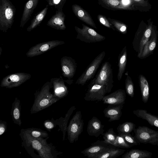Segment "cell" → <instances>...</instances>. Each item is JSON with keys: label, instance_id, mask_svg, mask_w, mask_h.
Instances as JSON below:
<instances>
[{"label": "cell", "instance_id": "obj_35", "mask_svg": "<svg viewBox=\"0 0 158 158\" xmlns=\"http://www.w3.org/2000/svg\"><path fill=\"white\" fill-rule=\"evenodd\" d=\"M103 135V141L106 143L113 145L117 135L114 132L113 128H109Z\"/></svg>", "mask_w": 158, "mask_h": 158}, {"label": "cell", "instance_id": "obj_40", "mask_svg": "<svg viewBox=\"0 0 158 158\" xmlns=\"http://www.w3.org/2000/svg\"><path fill=\"white\" fill-rule=\"evenodd\" d=\"M97 18L99 22L104 26L113 30L116 31L115 28L108 20L107 18L101 14L98 15Z\"/></svg>", "mask_w": 158, "mask_h": 158}, {"label": "cell", "instance_id": "obj_39", "mask_svg": "<svg viewBox=\"0 0 158 158\" xmlns=\"http://www.w3.org/2000/svg\"><path fill=\"white\" fill-rule=\"evenodd\" d=\"M67 0H46L48 6H54L57 10H62Z\"/></svg>", "mask_w": 158, "mask_h": 158}, {"label": "cell", "instance_id": "obj_14", "mask_svg": "<svg viewBox=\"0 0 158 158\" xmlns=\"http://www.w3.org/2000/svg\"><path fill=\"white\" fill-rule=\"evenodd\" d=\"M158 32L156 27L153 25L151 37L145 45L142 53L138 57L143 59L152 54L156 47Z\"/></svg>", "mask_w": 158, "mask_h": 158}, {"label": "cell", "instance_id": "obj_6", "mask_svg": "<svg viewBox=\"0 0 158 158\" xmlns=\"http://www.w3.org/2000/svg\"><path fill=\"white\" fill-rule=\"evenodd\" d=\"M134 131V137L138 143L158 146V131L144 126H139Z\"/></svg>", "mask_w": 158, "mask_h": 158}, {"label": "cell", "instance_id": "obj_22", "mask_svg": "<svg viewBox=\"0 0 158 158\" xmlns=\"http://www.w3.org/2000/svg\"><path fill=\"white\" fill-rule=\"evenodd\" d=\"M98 1L100 5L109 10L131 9L129 6L124 4L122 0H98Z\"/></svg>", "mask_w": 158, "mask_h": 158}, {"label": "cell", "instance_id": "obj_7", "mask_svg": "<svg viewBox=\"0 0 158 158\" xmlns=\"http://www.w3.org/2000/svg\"><path fill=\"white\" fill-rule=\"evenodd\" d=\"M82 28L75 26L77 33L76 38L86 43L101 42L106 39L105 36L99 34L94 29L83 24Z\"/></svg>", "mask_w": 158, "mask_h": 158}, {"label": "cell", "instance_id": "obj_3", "mask_svg": "<svg viewBox=\"0 0 158 158\" xmlns=\"http://www.w3.org/2000/svg\"><path fill=\"white\" fill-rule=\"evenodd\" d=\"M144 23H140L132 42L133 48L137 52L138 57L142 53L145 45L150 38L153 25L151 21L148 25Z\"/></svg>", "mask_w": 158, "mask_h": 158}, {"label": "cell", "instance_id": "obj_16", "mask_svg": "<svg viewBox=\"0 0 158 158\" xmlns=\"http://www.w3.org/2000/svg\"><path fill=\"white\" fill-rule=\"evenodd\" d=\"M65 19V15L62 10H57L55 14L48 21L47 25L56 29L64 30L66 28Z\"/></svg>", "mask_w": 158, "mask_h": 158}, {"label": "cell", "instance_id": "obj_25", "mask_svg": "<svg viewBox=\"0 0 158 158\" xmlns=\"http://www.w3.org/2000/svg\"><path fill=\"white\" fill-rule=\"evenodd\" d=\"M111 148L102 144H94L86 148L81 152L85 156L92 158L95 155L103 152Z\"/></svg>", "mask_w": 158, "mask_h": 158}, {"label": "cell", "instance_id": "obj_2", "mask_svg": "<svg viewBox=\"0 0 158 158\" xmlns=\"http://www.w3.org/2000/svg\"><path fill=\"white\" fill-rule=\"evenodd\" d=\"M16 8L10 0H0V30L4 32L10 29L14 22Z\"/></svg>", "mask_w": 158, "mask_h": 158}, {"label": "cell", "instance_id": "obj_44", "mask_svg": "<svg viewBox=\"0 0 158 158\" xmlns=\"http://www.w3.org/2000/svg\"><path fill=\"white\" fill-rule=\"evenodd\" d=\"M136 4L145 7L148 6V3L145 0H132Z\"/></svg>", "mask_w": 158, "mask_h": 158}, {"label": "cell", "instance_id": "obj_27", "mask_svg": "<svg viewBox=\"0 0 158 158\" xmlns=\"http://www.w3.org/2000/svg\"><path fill=\"white\" fill-rule=\"evenodd\" d=\"M152 153L147 150L132 149L127 152L123 155L122 158H149Z\"/></svg>", "mask_w": 158, "mask_h": 158}, {"label": "cell", "instance_id": "obj_20", "mask_svg": "<svg viewBox=\"0 0 158 158\" xmlns=\"http://www.w3.org/2000/svg\"><path fill=\"white\" fill-rule=\"evenodd\" d=\"M123 104L110 105L105 108L103 113L105 117L109 118L108 122L118 120L122 115V110Z\"/></svg>", "mask_w": 158, "mask_h": 158}, {"label": "cell", "instance_id": "obj_15", "mask_svg": "<svg viewBox=\"0 0 158 158\" xmlns=\"http://www.w3.org/2000/svg\"><path fill=\"white\" fill-rule=\"evenodd\" d=\"M126 98V93L124 89H119L110 94L105 95L102 101L104 104L110 105L124 104Z\"/></svg>", "mask_w": 158, "mask_h": 158}, {"label": "cell", "instance_id": "obj_31", "mask_svg": "<svg viewBox=\"0 0 158 158\" xmlns=\"http://www.w3.org/2000/svg\"><path fill=\"white\" fill-rule=\"evenodd\" d=\"M75 109L76 107L74 106H72L68 111L65 117L62 118V121H60V123L59 125L63 133V140H64L66 132L67 131V124L69 120L70 116Z\"/></svg>", "mask_w": 158, "mask_h": 158}, {"label": "cell", "instance_id": "obj_30", "mask_svg": "<svg viewBox=\"0 0 158 158\" xmlns=\"http://www.w3.org/2000/svg\"><path fill=\"white\" fill-rule=\"evenodd\" d=\"M125 151V150L123 149L111 148L94 156L92 158H116L123 154Z\"/></svg>", "mask_w": 158, "mask_h": 158}, {"label": "cell", "instance_id": "obj_21", "mask_svg": "<svg viewBox=\"0 0 158 158\" xmlns=\"http://www.w3.org/2000/svg\"><path fill=\"white\" fill-rule=\"evenodd\" d=\"M39 0H29L25 4L21 17L20 27H23L30 18L36 8Z\"/></svg>", "mask_w": 158, "mask_h": 158}, {"label": "cell", "instance_id": "obj_38", "mask_svg": "<svg viewBox=\"0 0 158 158\" xmlns=\"http://www.w3.org/2000/svg\"><path fill=\"white\" fill-rule=\"evenodd\" d=\"M113 146L116 147L126 148H129L132 147L127 143L123 138L119 134L117 135Z\"/></svg>", "mask_w": 158, "mask_h": 158}, {"label": "cell", "instance_id": "obj_19", "mask_svg": "<svg viewBox=\"0 0 158 158\" xmlns=\"http://www.w3.org/2000/svg\"><path fill=\"white\" fill-rule=\"evenodd\" d=\"M62 78H53L51 80L53 88V94L59 99L66 96L68 93V88Z\"/></svg>", "mask_w": 158, "mask_h": 158}, {"label": "cell", "instance_id": "obj_13", "mask_svg": "<svg viewBox=\"0 0 158 158\" xmlns=\"http://www.w3.org/2000/svg\"><path fill=\"white\" fill-rule=\"evenodd\" d=\"M60 64L63 76L69 79L72 78L77 68L75 60L71 57L64 56L61 59Z\"/></svg>", "mask_w": 158, "mask_h": 158}, {"label": "cell", "instance_id": "obj_12", "mask_svg": "<svg viewBox=\"0 0 158 158\" xmlns=\"http://www.w3.org/2000/svg\"><path fill=\"white\" fill-rule=\"evenodd\" d=\"M63 41L55 40L39 43L31 48L26 55L27 57H33L42 54L50 50L64 44Z\"/></svg>", "mask_w": 158, "mask_h": 158}, {"label": "cell", "instance_id": "obj_37", "mask_svg": "<svg viewBox=\"0 0 158 158\" xmlns=\"http://www.w3.org/2000/svg\"><path fill=\"white\" fill-rule=\"evenodd\" d=\"M125 88L126 92L127 94L133 98L134 95V84L130 76L128 74L125 81Z\"/></svg>", "mask_w": 158, "mask_h": 158}, {"label": "cell", "instance_id": "obj_17", "mask_svg": "<svg viewBox=\"0 0 158 158\" xmlns=\"http://www.w3.org/2000/svg\"><path fill=\"white\" fill-rule=\"evenodd\" d=\"M72 11L75 15L80 20L92 27L97 29L96 24L91 15L81 6L77 4L72 5Z\"/></svg>", "mask_w": 158, "mask_h": 158}, {"label": "cell", "instance_id": "obj_1", "mask_svg": "<svg viewBox=\"0 0 158 158\" xmlns=\"http://www.w3.org/2000/svg\"><path fill=\"white\" fill-rule=\"evenodd\" d=\"M52 85L51 82H46L42 86L40 90L36 93L34 102L30 110L31 114L40 111L60 99L50 92Z\"/></svg>", "mask_w": 158, "mask_h": 158}, {"label": "cell", "instance_id": "obj_11", "mask_svg": "<svg viewBox=\"0 0 158 158\" xmlns=\"http://www.w3.org/2000/svg\"><path fill=\"white\" fill-rule=\"evenodd\" d=\"M107 93L108 92L104 86L96 83L93 79L89 85L84 99L87 101H101Z\"/></svg>", "mask_w": 158, "mask_h": 158}, {"label": "cell", "instance_id": "obj_9", "mask_svg": "<svg viewBox=\"0 0 158 158\" xmlns=\"http://www.w3.org/2000/svg\"><path fill=\"white\" fill-rule=\"evenodd\" d=\"M20 135L23 142L22 144L27 151L33 152L36 151L37 152L40 150L44 145L47 144V139L48 137L45 138H34L28 133L21 130ZM32 153L31 154H32Z\"/></svg>", "mask_w": 158, "mask_h": 158}, {"label": "cell", "instance_id": "obj_23", "mask_svg": "<svg viewBox=\"0 0 158 158\" xmlns=\"http://www.w3.org/2000/svg\"><path fill=\"white\" fill-rule=\"evenodd\" d=\"M133 113L137 117L146 120L152 126L158 127V116L152 114L143 109L135 110Z\"/></svg>", "mask_w": 158, "mask_h": 158}, {"label": "cell", "instance_id": "obj_24", "mask_svg": "<svg viewBox=\"0 0 158 158\" xmlns=\"http://www.w3.org/2000/svg\"><path fill=\"white\" fill-rule=\"evenodd\" d=\"M127 52L126 46L119 53L118 57V72L117 74V79L120 81L122 79L124 73L127 63Z\"/></svg>", "mask_w": 158, "mask_h": 158}, {"label": "cell", "instance_id": "obj_4", "mask_svg": "<svg viewBox=\"0 0 158 158\" xmlns=\"http://www.w3.org/2000/svg\"><path fill=\"white\" fill-rule=\"evenodd\" d=\"M94 82L104 86L108 93H110L113 87V69L110 63L106 61L102 65L98 73L93 79Z\"/></svg>", "mask_w": 158, "mask_h": 158}, {"label": "cell", "instance_id": "obj_43", "mask_svg": "<svg viewBox=\"0 0 158 158\" xmlns=\"http://www.w3.org/2000/svg\"><path fill=\"white\" fill-rule=\"evenodd\" d=\"M6 128L5 122L1 121L0 122V135H2L6 131Z\"/></svg>", "mask_w": 158, "mask_h": 158}, {"label": "cell", "instance_id": "obj_29", "mask_svg": "<svg viewBox=\"0 0 158 158\" xmlns=\"http://www.w3.org/2000/svg\"><path fill=\"white\" fill-rule=\"evenodd\" d=\"M20 101L18 98H16L12 104L11 115L14 123L19 126H21L22 123L20 118Z\"/></svg>", "mask_w": 158, "mask_h": 158}, {"label": "cell", "instance_id": "obj_41", "mask_svg": "<svg viewBox=\"0 0 158 158\" xmlns=\"http://www.w3.org/2000/svg\"><path fill=\"white\" fill-rule=\"evenodd\" d=\"M119 134L122 136L126 142L131 146L138 144V143L135 137H133L130 133Z\"/></svg>", "mask_w": 158, "mask_h": 158}, {"label": "cell", "instance_id": "obj_36", "mask_svg": "<svg viewBox=\"0 0 158 158\" xmlns=\"http://www.w3.org/2000/svg\"><path fill=\"white\" fill-rule=\"evenodd\" d=\"M52 148L48 144L44 145L37 153L40 158H49L55 157L52 153Z\"/></svg>", "mask_w": 158, "mask_h": 158}, {"label": "cell", "instance_id": "obj_26", "mask_svg": "<svg viewBox=\"0 0 158 158\" xmlns=\"http://www.w3.org/2000/svg\"><path fill=\"white\" fill-rule=\"evenodd\" d=\"M139 81L140 89L142 101L146 103L149 97V89L148 82L146 78L143 75L139 76Z\"/></svg>", "mask_w": 158, "mask_h": 158}, {"label": "cell", "instance_id": "obj_5", "mask_svg": "<svg viewBox=\"0 0 158 158\" xmlns=\"http://www.w3.org/2000/svg\"><path fill=\"white\" fill-rule=\"evenodd\" d=\"M83 126L81 112L77 111L67 127L68 139L70 143H73L78 140L79 136L83 131Z\"/></svg>", "mask_w": 158, "mask_h": 158}, {"label": "cell", "instance_id": "obj_33", "mask_svg": "<svg viewBox=\"0 0 158 158\" xmlns=\"http://www.w3.org/2000/svg\"><path fill=\"white\" fill-rule=\"evenodd\" d=\"M135 125L133 123L126 122L119 124L117 129L119 134L130 133L135 128Z\"/></svg>", "mask_w": 158, "mask_h": 158}, {"label": "cell", "instance_id": "obj_28", "mask_svg": "<svg viewBox=\"0 0 158 158\" xmlns=\"http://www.w3.org/2000/svg\"><path fill=\"white\" fill-rule=\"evenodd\" d=\"M48 6V5H47L44 9L39 12L34 17L31 21L30 25L27 29V31L29 32L31 31L39 26L42 22L47 13Z\"/></svg>", "mask_w": 158, "mask_h": 158}, {"label": "cell", "instance_id": "obj_18", "mask_svg": "<svg viewBox=\"0 0 158 158\" xmlns=\"http://www.w3.org/2000/svg\"><path fill=\"white\" fill-rule=\"evenodd\" d=\"M104 125L97 117L93 116L88 122L87 128L88 134L90 136L98 137L103 134Z\"/></svg>", "mask_w": 158, "mask_h": 158}, {"label": "cell", "instance_id": "obj_42", "mask_svg": "<svg viewBox=\"0 0 158 158\" xmlns=\"http://www.w3.org/2000/svg\"><path fill=\"white\" fill-rule=\"evenodd\" d=\"M44 127L49 131L52 129L55 126L54 123L50 120H46L44 123Z\"/></svg>", "mask_w": 158, "mask_h": 158}, {"label": "cell", "instance_id": "obj_32", "mask_svg": "<svg viewBox=\"0 0 158 158\" xmlns=\"http://www.w3.org/2000/svg\"><path fill=\"white\" fill-rule=\"evenodd\" d=\"M22 130L34 138H46L48 137V134L46 132L39 129L30 128Z\"/></svg>", "mask_w": 158, "mask_h": 158}, {"label": "cell", "instance_id": "obj_34", "mask_svg": "<svg viewBox=\"0 0 158 158\" xmlns=\"http://www.w3.org/2000/svg\"><path fill=\"white\" fill-rule=\"evenodd\" d=\"M107 19L113 26L116 31L123 34L127 33V27L125 24L118 20L109 17H107Z\"/></svg>", "mask_w": 158, "mask_h": 158}, {"label": "cell", "instance_id": "obj_10", "mask_svg": "<svg viewBox=\"0 0 158 158\" xmlns=\"http://www.w3.org/2000/svg\"><path fill=\"white\" fill-rule=\"evenodd\" d=\"M31 76V74L24 73L10 74L3 78L0 86L7 88L17 87L30 79Z\"/></svg>", "mask_w": 158, "mask_h": 158}, {"label": "cell", "instance_id": "obj_45", "mask_svg": "<svg viewBox=\"0 0 158 158\" xmlns=\"http://www.w3.org/2000/svg\"><path fill=\"white\" fill-rule=\"evenodd\" d=\"M0 49H1V52H0V53H1V54H0V55H1V53H2L1 52L2 51V49L1 48V47L0 48Z\"/></svg>", "mask_w": 158, "mask_h": 158}, {"label": "cell", "instance_id": "obj_8", "mask_svg": "<svg viewBox=\"0 0 158 158\" xmlns=\"http://www.w3.org/2000/svg\"><path fill=\"white\" fill-rule=\"evenodd\" d=\"M106 55L103 51L97 56L77 80L76 84L83 86L95 74Z\"/></svg>", "mask_w": 158, "mask_h": 158}]
</instances>
